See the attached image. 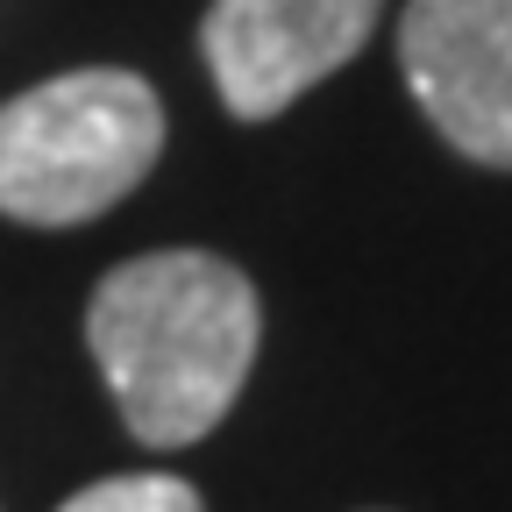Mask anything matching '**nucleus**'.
Masks as SVG:
<instances>
[{
    "instance_id": "nucleus-1",
    "label": "nucleus",
    "mask_w": 512,
    "mask_h": 512,
    "mask_svg": "<svg viewBox=\"0 0 512 512\" xmlns=\"http://www.w3.org/2000/svg\"><path fill=\"white\" fill-rule=\"evenodd\" d=\"M86 349L128 434L185 448L228 420L256 363V285L207 249L114 264L86 306Z\"/></svg>"
},
{
    "instance_id": "nucleus-2",
    "label": "nucleus",
    "mask_w": 512,
    "mask_h": 512,
    "mask_svg": "<svg viewBox=\"0 0 512 512\" xmlns=\"http://www.w3.org/2000/svg\"><path fill=\"white\" fill-rule=\"evenodd\" d=\"M164 150L150 79L86 64L0 107V214L29 228H79L128 200Z\"/></svg>"
},
{
    "instance_id": "nucleus-3",
    "label": "nucleus",
    "mask_w": 512,
    "mask_h": 512,
    "mask_svg": "<svg viewBox=\"0 0 512 512\" xmlns=\"http://www.w3.org/2000/svg\"><path fill=\"white\" fill-rule=\"evenodd\" d=\"M399 72L448 150L512 171V0H413Z\"/></svg>"
},
{
    "instance_id": "nucleus-4",
    "label": "nucleus",
    "mask_w": 512,
    "mask_h": 512,
    "mask_svg": "<svg viewBox=\"0 0 512 512\" xmlns=\"http://www.w3.org/2000/svg\"><path fill=\"white\" fill-rule=\"evenodd\" d=\"M384 0H214L200 50L235 121H271L370 43Z\"/></svg>"
},
{
    "instance_id": "nucleus-5",
    "label": "nucleus",
    "mask_w": 512,
    "mask_h": 512,
    "mask_svg": "<svg viewBox=\"0 0 512 512\" xmlns=\"http://www.w3.org/2000/svg\"><path fill=\"white\" fill-rule=\"evenodd\" d=\"M57 512H207V505H200V491L185 477L150 470V477H107V484H93L79 498H64Z\"/></svg>"
}]
</instances>
